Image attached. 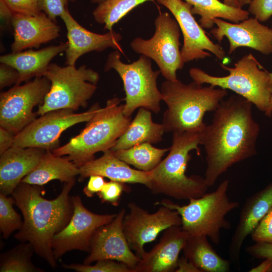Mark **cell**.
<instances>
[{"label":"cell","instance_id":"cell-1","mask_svg":"<svg viewBox=\"0 0 272 272\" xmlns=\"http://www.w3.org/2000/svg\"><path fill=\"white\" fill-rule=\"evenodd\" d=\"M252 105L236 94L223 99L201 132L209 187L233 165L256 155L260 128L252 116Z\"/></svg>","mask_w":272,"mask_h":272},{"label":"cell","instance_id":"cell-2","mask_svg":"<svg viewBox=\"0 0 272 272\" xmlns=\"http://www.w3.org/2000/svg\"><path fill=\"white\" fill-rule=\"evenodd\" d=\"M75 183V180L65 182L59 195L51 200L41 195L44 191L42 186L21 182L12 194L24 219L15 238L30 243L34 252L53 268L56 262L52 248V239L72 216L74 207L69 193Z\"/></svg>","mask_w":272,"mask_h":272},{"label":"cell","instance_id":"cell-3","mask_svg":"<svg viewBox=\"0 0 272 272\" xmlns=\"http://www.w3.org/2000/svg\"><path fill=\"white\" fill-rule=\"evenodd\" d=\"M201 132H172V145L165 159L149 172V189L154 194L165 195L176 199L189 200L205 194L209 187L205 177L188 176L186 170L191 159L190 152H199Z\"/></svg>","mask_w":272,"mask_h":272},{"label":"cell","instance_id":"cell-4","mask_svg":"<svg viewBox=\"0 0 272 272\" xmlns=\"http://www.w3.org/2000/svg\"><path fill=\"white\" fill-rule=\"evenodd\" d=\"M163 99L167 105L162 123L165 132H202L206 124L203 118L214 111L228 95L227 90L193 81L188 84L179 80H166L161 86Z\"/></svg>","mask_w":272,"mask_h":272},{"label":"cell","instance_id":"cell-5","mask_svg":"<svg viewBox=\"0 0 272 272\" xmlns=\"http://www.w3.org/2000/svg\"><path fill=\"white\" fill-rule=\"evenodd\" d=\"M122 99L113 97L100 108L85 127L64 145L52 151L56 156H66L78 167L95 159L99 152L111 149L131 122L123 113Z\"/></svg>","mask_w":272,"mask_h":272},{"label":"cell","instance_id":"cell-6","mask_svg":"<svg viewBox=\"0 0 272 272\" xmlns=\"http://www.w3.org/2000/svg\"><path fill=\"white\" fill-rule=\"evenodd\" d=\"M229 184V180H224L215 191L191 198L187 205H179L168 199L155 204L176 211L181 217L182 229L189 235H205L218 244L221 230L231 227L226 216L239 207V202L231 200L228 196Z\"/></svg>","mask_w":272,"mask_h":272},{"label":"cell","instance_id":"cell-7","mask_svg":"<svg viewBox=\"0 0 272 272\" xmlns=\"http://www.w3.org/2000/svg\"><path fill=\"white\" fill-rule=\"evenodd\" d=\"M43 76L50 82V88L36 111L38 115L61 109L74 111L86 107L97 87L100 76L95 71L82 65L61 66L50 63Z\"/></svg>","mask_w":272,"mask_h":272},{"label":"cell","instance_id":"cell-8","mask_svg":"<svg viewBox=\"0 0 272 272\" xmlns=\"http://www.w3.org/2000/svg\"><path fill=\"white\" fill-rule=\"evenodd\" d=\"M229 72L224 77H216L203 70L193 67L189 74L194 81L229 89L245 98L260 111L265 112L269 106L272 93L269 86L268 72L261 70V65L251 53L239 59L233 67L221 63Z\"/></svg>","mask_w":272,"mask_h":272},{"label":"cell","instance_id":"cell-9","mask_svg":"<svg viewBox=\"0 0 272 272\" xmlns=\"http://www.w3.org/2000/svg\"><path fill=\"white\" fill-rule=\"evenodd\" d=\"M121 53L115 50L108 55L104 71L114 70L123 82L125 93L124 115L130 117L135 109L141 107L158 113L163 99L157 82L160 71H154L150 58L144 55L131 63H124L121 60Z\"/></svg>","mask_w":272,"mask_h":272},{"label":"cell","instance_id":"cell-10","mask_svg":"<svg viewBox=\"0 0 272 272\" xmlns=\"http://www.w3.org/2000/svg\"><path fill=\"white\" fill-rule=\"evenodd\" d=\"M154 23L153 37L147 40L137 37L130 42V47L137 53L153 59L166 80L176 81L177 71L184 64L179 49V26L167 12L160 13Z\"/></svg>","mask_w":272,"mask_h":272},{"label":"cell","instance_id":"cell-11","mask_svg":"<svg viewBox=\"0 0 272 272\" xmlns=\"http://www.w3.org/2000/svg\"><path fill=\"white\" fill-rule=\"evenodd\" d=\"M50 88L49 80L41 76L1 93V127L15 135L19 133L36 118L38 114L33 109L43 103Z\"/></svg>","mask_w":272,"mask_h":272},{"label":"cell","instance_id":"cell-12","mask_svg":"<svg viewBox=\"0 0 272 272\" xmlns=\"http://www.w3.org/2000/svg\"><path fill=\"white\" fill-rule=\"evenodd\" d=\"M100 108L99 104L95 103L88 111L80 113L69 109L47 112L17 134L13 146L52 151L59 147V138L64 130L76 124L88 122Z\"/></svg>","mask_w":272,"mask_h":272},{"label":"cell","instance_id":"cell-13","mask_svg":"<svg viewBox=\"0 0 272 272\" xmlns=\"http://www.w3.org/2000/svg\"><path fill=\"white\" fill-rule=\"evenodd\" d=\"M129 212L123 220V229L130 248L141 258L146 251V243L155 240L158 235L174 225L181 226V219L175 210L161 206L150 213L133 202L128 203Z\"/></svg>","mask_w":272,"mask_h":272},{"label":"cell","instance_id":"cell-14","mask_svg":"<svg viewBox=\"0 0 272 272\" xmlns=\"http://www.w3.org/2000/svg\"><path fill=\"white\" fill-rule=\"evenodd\" d=\"M71 198L74 207L71 218L66 225L54 236L52 241L56 260L73 250L89 252L91 240L96 230L111 222L117 214L94 213L85 207L80 196Z\"/></svg>","mask_w":272,"mask_h":272},{"label":"cell","instance_id":"cell-15","mask_svg":"<svg viewBox=\"0 0 272 272\" xmlns=\"http://www.w3.org/2000/svg\"><path fill=\"white\" fill-rule=\"evenodd\" d=\"M166 7L177 22L183 37L180 50L184 63L211 56V52L220 60L226 53L219 44L214 43L196 21L191 13V6L182 0H155Z\"/></svg>","mask_w":272,"mask_h":272},{"label":"cell","instance_id":"cell-16","mask_svg":"<svg viewBox=\"0 0 272 272\" xmlns=\"http://www.w3.org/2000/svg\"><path fill=\"white\" fill-rule=\"evenodd\" d=\"M125 215V210L122 209L111 222L96 230L91 240L89 254L83 264L112 259L125 263L134 272L141 257L132 251L124 233Z\"/></svg>","mask_w":272,"mask_h":272},{"label":"cell","instance_id":"cell-17","mask_svg":"<svg viewBox=\"0 0 272 272\" xmlns=\"http://www.w3.org/2000/svg\"><path fill=\"white\" fill-rule=\"evenodd\" d=\"M214 23L217 27L213 28L210 32L219 43L224 37L228 39L229 54L242 47L253 49L264 55L272 53V28L262 24L255 17L237 23L216 18Z\"/></svg>","mask_w":272,"mask_h":272},{"label":"cell","instance_id":"cell-18","mask_svg":"<svg viewBox=\"0 0 272 272\" xmlns=\"http://www.w3.org/2000/svg\"><path fill=\"white\" fill-rule=\"evenodd\" d=\"M67 31V47L65 52V64L75 65L77 60L85 54L101 52L108 48L123 51L120 44L122 36L114 31L105 34L91 32L81 25L72 16L66 8L60 16Z\"/></svg>","mask_w":272,"mask_h":272},{"label":"cell","instance_id":"cell-19","mask_svg":"<svg viewBox=\"0 0 272 272\" xmlns=\"http://www.w3.org/2000/svg\"><path fill=\"white\" fill-rule=\"evenodd\" d=\"M188 236L181 226L174 225L165 230L159 242L141 258L134 272L175 271Z\"/></svg>","mask_w":272,"mask_h":272},{"label":"cell","instance_id":"cell-20","mask_svg":"<svg viewBox=\"0 0 272 272\" xmlns=\"http://www.w3.org/2000/svg\"><path fill=\"white\" fill-rule=\"evenodd\" d=\"M12 52L38 48L59 36L60 27L44 13L30 16L14 13L12 21Z\"/></svg>","mask_w":272,"mask_h":272},{"label":"cell","instance_id":"cell-21","mask_svg":"<svg viewBox=\"0 0 272 272\" xmlns=\"http://www.w3.org/2000/svg\"><path fill=\"white\" fill-rule=\"evenodd\" d=\"M271 206L272 182L246 199L228 248L230 259L237 266L245 239L255 230Z\"/></svg>","mask_w":272,"mask_h":272},{"label":"cell","instance_id":"cell-22","mask_svg":"<svg viewBox=\"0 0 272 272\" xmlns=\"http://www.w3.org/2000/svg\"><path fill=\"white\" fill-rule=\"evenodd\" d=\"M46 150L12 146L1 155L0 193L12 194L23 178L38 165Z\"/></svg>","mask_w":272,"mask_h":272},{"label":"cell","instance_id":"cell-23","mask_svg":"<svg viewBox=\"0 0 272 272\" xmlns=\"http://www.w3.org/2000/svg\"><path fill=\"white\" fill-rule=\"evenodd\" d=\"M79 180L93 175H98L110 180L125 183H139L149 188L150 176L149 172L131 168L128 164L117 158L111 149L103 152L100 158L90 161L79 167Z\"/></svg>","mask_w":272,"mask_h":272},{"label":"cell","instance_id":"cell-24","mask_svg":"<svg viewBox=\"0 0 272 272\" xmlns=\"http://www.w3.org/2000/svg\"><path fill=\"white\" fill-rule=\"evenodd\" d=\"M67 42L41 49L8 53L1 55L0 62L12 66L20 74L19 85L29 82L32 78L43 76L51 60L67 47Z\"/></svg>","mask_w":272,"mask_h":272},{"label":"cell","instance_id":"cell-25","mask_svg":"<svg viewBox=\"0 0 272 272\" xmlns=\"http://www.w3.org/2000/svg\"><path fill=\"white\" fill-rule=\"evenodd\" d=\"M151 112L146 108H139L127 129L117 139L111 150L116 151L144 143L153 144L161 142L165 132L164 126L162 123L153 121Z\"/></svg>","mask_w":272,"mask_h":272},{"label":"cell","instance_id":"cell-26","mask_svg":"<svg viewBox=\"0 0 272 272\" xmlns=\"http://www.w3.org/2000/svg\"><path fill=\"white\" fill-rule=\"evenodd\" d=\"M79 173V168L73 162L46 150L37 166L21 182L41 186L53 180L69 182Z\"/></svg>","mask_w":272,"mask_h":272},{"label":"cell","instance_id":"cell-27","mask_svg":"<svg viewBox=\"0 0 272 272\" xmlns=\"http://www.w3.org/2000/svg\"><path fill=\"white\" fill-rule=\"evenodd\" d=\"M183 255L202 272H227L230 263L219 256L205 235H189L182 249Z\"/></svg>","mask_w":272,"mask_h":272},{"label":"cell","instance_id":"cell-28","mask_svg":"<svg viewBox=\"0 0 272 272\" xmlns=\"http://www.w3.org/2000/svg\"><path fill=\"white\" fill-rule=\"evenodd\" d=\"M190 4L193 15L200 16V25L202 28L212 29L214 19L222 18L237 23L249 18V13L242 8L226 5L219 0H184Z\"/></svg>","mask_w":272,"mask_h":272},{"label":"cell","instance_id":"cell-29","mask_svg":"<svg viewBox=\"0 0 272 272\" xmlns=\"http://www.w3.org/2000/svg\"><path fill=\"white\" fill-rule=\"evenodd\" d=\"M170 148L160 149L151 144L144 143L128 149L114 151L115 156L138 170L146 172L152 171L162 161Z\"/></svg>","mask_w":272,"mask_h":272},{"label":"cell","instance_id":"cell-30","mask_svg":"<svg viewBox=\"0 0 272 272\" xmlns=\"http://www.w3.org/2000/svg\"><path fill=\"white\" fill-rule=\"evenodd\" d=\"M148 1L155 0H104L93 11L94 20L104 24V29L112 30L113 26L130 11Z\"/></svg>","mask_w":272,"mask_h":272},{"label":"cell","instance_id":"cell-31","mask_svg":"<svg viewBox=\"0 0 272 272\" xmlns=\"http://www.w3.org/2000/svg\"><path fill=\"white\" fill-rule=\"evenodd\" d=\"M34 252L32 245L23 242L1 255V272H42L31 261Z\"/></svg>","mask_w":272,"mask_h":272},{"label":"cell","instance_id":"cell-32","mask_svg":"<svg viewBox=\"0 0 272 272\" xmlns=\"http://www.w3.org/2000/svg\"><path fill=\"white\" fill-rule=\"evenodd\" d=\"M14 203L15 200L13 196L0 193V229L5 239L14 231L20 230L23 224L20 216L13 207Z\"/></svg>","mask_w":272,"mask_h":272},{"label":"cell","instance_id":"cell-33","mask_svg":"<svg viewBox=\"0 0 272 272\" xmlns=\"http://www.w3.org/2000/svg\"><path fill=\"white\" fill-rule=\"evenodd\" d=\"M96 262L94 265L71 264L63 266L78 272H134L125 263L114 260L101 259Z\"/></svg>","mask_w":272,"mask_h":272},{"label":"cell","instance_id":"cell-34","mask_svg":"<svg viewBox=\"0 0 272 272\" xmlns=\"http://www.w3.org/2000/svg\"><path fill=\"white\" fill-rule=\"evenodd\" d=\"M130 190L126 183L110 180L106 182L101 190L97 194L102 202H108L113 206H118L123 192Z\"/></svg>","mask_w":272,"mask_h":272},{"label":"cell","instance_id":"cell-35","mask_svg":"<svg viewBox=\"0 0 272 272\" xmlns=\"http://www.w3.org/2000/svg\"><path fill=\"white\" fill-rule=\"evenodd\" d=\"M255 242L272 243V206L251 234Z\"/></svg>","mask_w":272,"mask_h":272},{"label":"cell","instance_id":"cell-36","mask_svg":"<svg viewBox=\"0 0 272 272\" xmlns=\"http://www.w3.org/2000/svg\"><path fill=\"white\" fill-rule=\"evenodd\" d=\"M77 0H38L40 10L44 13L50 19L56 22L57 17H60L67 8L69 2Z\"/></svg>","mask_w":272,"mask_h":272},{"label":"cell","instance_id":"cell-37","mask_svg":"<svg viewBox=\"0 0 272 272\" xmlns=\"http://www.w3.org/2000/svg\"><path fill=\"white\" fill-rule=\"evenodd\" d=\"M13 13L35 16L41 11L38 0H3Z\"/></svg>","mask_w":272,"mask_h":272},{"label":"cell","instance_id":"cell-38","mask_svg":"<svg viewBox=\"0 0 272 272\" xmlns=\"http://www.w3.org/2000/svg\"><path fill=\"white\" fill-rule=\"evenodd\" d=\"M248 11L259 22H265L272 16V0H252Z\"/></svg>","mask_w":272,"mask_h":272},{"label":"cell","instance_id":"cell-39","mask_svg":"<svg viewBox=\"0 0 272 272\" xmlns=\"http://www.w3.org/2000/svg\"><path fill=\"white\" fill-rule=\"evenodd\" d=\"M20 74L18 71L11 65L1 63L0 65V88L13 84L19 85Z\"/></svg>","mask_w":272,"mask_h":272},{"label":"cell","instance_id":"cell-40","mask_svg":"<svg viewBox=\"0 0 272 272\" xmlns=\"http://www.w3.org/2000/svg\"><path fill=\"white\" fill-rule=\"evenodd\" d=\"M245 251L252 256L259 259H272V243H258L248 246Z\"/></svg>","mask_w":272,"mask_h":272},{"label":"cell","instance_id":"cell-41","mask_svg":"<svg viewBox=\"0 0 272 272\" xmlns=\"http://www.w3.org/2000/svg\"><path fill=\"white\" fill-rule=\"evenodd\" d=\"M104 178L98 175L90 176L87 184L83 189L84 193L87 197H91L99 192L106 183Z\"/></svg>","mask_w":272,"mask_h":272},{"label":"cell","instance_id":"cell-42","mask_svg":"<svg viewBox=\"0 0 272 272\" xmlns=\"http://www.w3.org/2000/svg\"><path fill=\"white\" fill-rule=\"evenodd\" d=\"M13 12L3 0H0L1 29L4 31L12 27Z\"/></svg>","mask_w":272,"mask_h":272},{"label":"cell","instance_id":"cell-43","mask_svg":"<svg viewBox=\"0 0 272 272\" xmlns=\"http://www.w3.org/2000/svg\"><path fill=\"white\" fill-rule=\"evenodd\" d=\"M15 135L0 126V155L13 146Z\"/></svg>","mask_w":272,"mask_h":272},{"label":"cell","instance_id":"cell-44","mask_svg":"<svg viewBox=\"0 0 272 272\" xmlns=\"http://www.w3.org/2000/svg\"><path fill=\"white\" fill-rule=\"evenodd\" d=\"M176 272H202L185 256L179 258Z\"/></svg>","mask_w":272,"mask_h":272},{"label":"cell","instance_id":"cell-45","mask_svg":"<svg viewBox=\"0 0 272 272\" xmlns=\"http://www.w3.org/2000/svg\"><path fill=\"white\" fill-rule=\"evenodd\" d=\"M250 272H272V259H265L259 265L252 268Z\"/></svg>","mask_w":272,"mask_h":272},{"label":"cell","instance_id":"cell-46","mask_svg":"<svg viewBox=\"0 0 272 272\" xmlns=\"http://www.w3.org/2000/svg\"><path fill=\"white\" fill-rule=\"evenodd\" d=\"M223 3L230 7L240 8L237 0H223Z\"/></svg>","mask_w":272,"mask_h":272},{"label":"cell","instance_id":"cell-47","mask_svg":"<svg viewBox=\"0 0 272 272\" xmlns=\"http://www.w3.org/2000/svg\"><path fill=\"white\" fill-rule=\"evenodd\" d=\"M264 113L265 115L268 117H271L272 115V95L270 98L268 108Z\"/></svg>","mask_w":272,"mask_h":272},{"label":"cell","instance_id":"cell-48","mask_svg":"<svg viewBox=\"0 0 272 272\" xmlns=\"http://www.w3.org/2000/svg\"><path fill=\"white\" fill-rule=\"evenodd\" d=\"M252 0H237L239 8H242L244 5L250 4Z\"/></svg>","mask_w":272,"mask_h":272},{"label":"cell","instance_id":"cell-49","mask_svg":"<svg viewBox=\"0 0 272 272\" xmlns=\"http://www.w3.org/2000/svg\"><path fill=\"white\" fill-rule=\"evenodd\" d=\"M269 76V86L270 90L272 93V73L268 72Z\"/></svg>","mask_w":272,"mask_h":272},{"label":"cell","instance_id":"cell-50","mask_svg":"<svg viewBox=\"0 0 272 272\" xmlns=\"http://www.w3.org/2000/svg\"><path fill=\"white\" fill-rule=\"evenodd\" d=\"M91 3L94 4H100V3L102 2L104 0H90Z\"/></svg>","mask_w":272,"mask_h":272}]
</instances>
